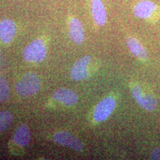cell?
<instances>
[{"label":"cell","mask_w":160,"mask_h":160,"mask_svg":"<svg viewBox=\"0 0 160 160\" xmlns=\"http://www.w3.org/2000/svg\"><path fill=\"white\" fill-rule=\"evenodd\" d=\"M53 99L66 106L75 105L78 102V95L73 90L65 88L57 89L53 95Z\"/></svg>","instance_id":"obj_8"},{"label":"cell","mask_w":160,"mask_h":160,"mask_svg":"<svg viewBox=\"0 0 160 160\" xmlns=\"http://www.w3.org/2000/svg\"><path fill=\"white\" fill-rule=\"evenodd\" d=\"M151 159H160V149H155L152 152Z\"/></svg>","instance_id":"obj_16"},{"label":"cell","mask_w":160,"mask_h":160,"mask_svg":"<svg viewBox=\"0 0 160 160\" xmlns=\"http://www.w3.org/2000/svg\"><path fill=\"white\" fill-rule=\"evenodd\" d=\"M41 87V82L39 77L33 73L24 75L15 85L17 94L22 97H31L36 94Z\"/></svg>","instance_id":"obj_1"},{"label":"cell","mask_w":160,"mask_h":160,"mask_svg":"<svg viewBox=\"0 0 160 160\" xmlns=\"http://www.w3.org/2000/svg\"><path fill=\"white\" fill-rule=\"evenodd\" d=\"M131 93L136 102L148 111H154L157 106V100L150 92L145 91L140 85H135L131 89Z\"/></svg>","instance_id":"obj_3"},{"label":"cell","mask_w":160,"mask_h":160,"mask_svg":"<svg viewBox=\"0 0 160 160\" xmlns=\"http://www.w3.org/2000/svg\"><path fill=\"white\" fill-rule=\"evenodd\" d=\"M13 116L9 111H0V132L5 131L11 125Z\"/></svg>","instance_id":"obj_14"},{"label":"cell","mask_w":160,"mask_h":160,"mask_svg":"<svg viewBox=\"0 0 160 160\" xmlns=\"http://www.w3.org/2000/svg\"><path fill=\"white\" fill-rule=\"evenodd\" d=\"M91 11L96 24L105 25L107 22V13L102 0H91Z\"/></svg>","instance_id":"obj_11"},{"label":"cell","mask_w":160,"mask_h":160,"mask_svg":"<svg viewBox=\"0 0 160 160\" xmlns=\"http://www.w3.org/2000/svg\"><path fill=\"white\" fill-rule=\"evenodd\" d=\"M53 141L59 145L66 146L77 151H83V144L80 140L72 135L71 133L65 131H59L56 133L53 137Z\"/></svg>","instance_id":"obj_5"},{"label":"cell","mask_w":160,"mask_h":160,"mask_svg":"<svg viewBox=\"0 0 160 160\" xmlns=\"http://www.w3.org/2000/svg\"><path fill=\"white\" fill-rule=\"evenodd\" d=\"M127 45L132 54L140 59L145 60L148 59V53L144 47L137 39L129 37L127 39Z\"/></svg>","instance_id":"obj_13"},{"label":"cell","mask_w":160,"mask_h":160,"mask_svg":"<svg viewBox=\"0 0 160 160\" xmlns=\"http://www.w3.org/2000/svg\"><path fill=\"white\" fill-rule=\"evenodd\" d=\"M9 85L5 78L0 76V103L4 102L9 98Z\"/></svg>","instance_id":"obj_15"},{"label":"cell","mask_w":160,"mask_h":160,"mask_svg":"<svg viewBox=\"0 0 160 160\" xmlns=\"http://www.w3.org/2000/svg\"><path fill=\"white\" fill-rule=\"evenodd\" d=\"M91 62L90 56L80 58L72 66L71 78L74 81H82L88 77V67Z\"/></svg>","instance_id":"obj_6"},{"label":"cell","mask_w":160,"mask_h":160,"mask_svg":"<svg viewBox=\"0 0 160 160\" xmlns=\"http://www.w3.org/2000/svg\"><path fill=\"white\" fill-rule=\"evenodd\" d=\"M69 37L73 43L80 45L85 40L83 25L78 19L73 18L69 23Z\"/></svg>","instance_id":"obj_10"},{"label":"cell","mask_w":160,"mask_h":160,"mask_svg":"<svg viewBox=\"0 0 160 160\" xmlns=\"http://www.w3.org/2000/svg\"><path fill=\"white\" fill-rule=\"evenodd\" d=\"M116 105L117 103L113 97H108L103 99L96 106L93 111V119L98 122L105 121L113 113Z\"/></svg>","instance_id":"obj_4"},{"label":"cell","mask_w":160,"mask_h":160,"mask_svg":"<svg viewBox=\"0 0 160 160\" xmlns=\"http://www.w3.org/2000/svg\"><path fill=\"white\" fill-rule=\"evenodd\" d=\"M158 11V6L150 0H142L134 6L133 13L139 19H148Z\"/></svg>","instance_id":"obj_7"},{"label":"cell","mask_w":160,"mask_h":160,"mask_svg":"<svg viewBox=\"0 0 160 160\" xmlns=\"http://www.w3.org/2000/svg\"><path fill=\"white\" fill-rule=\"evenodd\" d=\"M31 135L30 130L26 125H21L16 131L13 137V141L20 147H26L31 142Z\"/></svg>","instance_id":"obj_12"},{"label":"cell","mask_w":160,"mask_h":160,"mask_svg":"<svg viewBox=\"0 0 160 160\" xmlns=\"http://www.w3.org/2000/svg\"><path fill=\"white\" fill-rule=\"evenodd\" d=\"M17 28L11 19H5L0 22V39L5 44H10L13 39Z\"/></svg>","instance_id":"obj_9"},{"label":"cell","mask_w":160,"mask_h":160,"mask_svg":"<svg viewBox=\"0 0 160 160\" xmlns=\"http://www.w3.org/2000/svg\"><path fill=\"white\" fill-rule=\"evenodd\" d=\"M46 56L47 48L45 42L40 39L33 40L23 51V58L28 62H41Z\"/></svg>","instance_id":"obj_2"}]
</instances>
